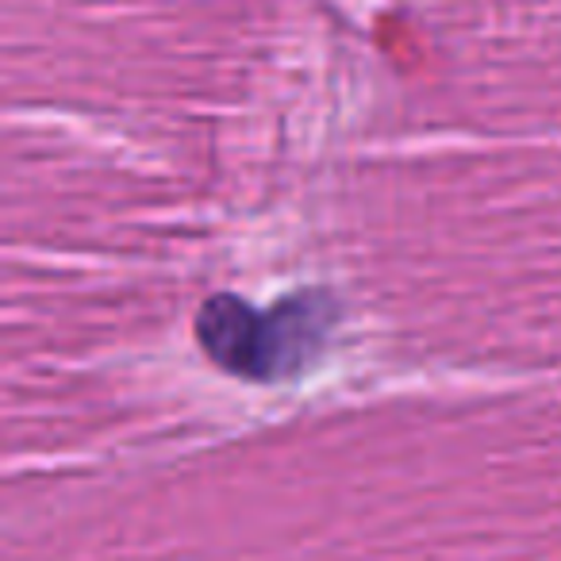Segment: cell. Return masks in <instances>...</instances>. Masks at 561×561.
<instances>
[{
  "mask_svg": "<svg viewBox=\"0 0 561 561\" xmlns=\"http://www.w3.org/2000/svg\"><path fill=\"white\" fill-rule=\"evenodd\" d=\"M339 308L328 293H297L270 312H257L247 300L208 297L196 312V339L204 354L224 374L247 381H285L320 358Z\"/></svg>",
  "mask_w": 561,
  "mask_h": 561,
  "instance_id": "obj_1",
  "label": "cell"
}]
</instances>
